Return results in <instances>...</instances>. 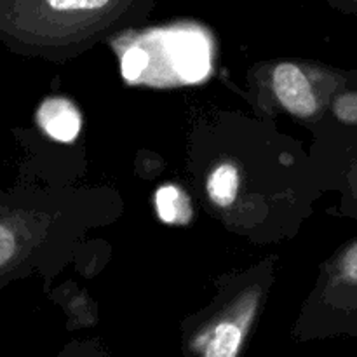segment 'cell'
<instances>
[{"label": "cell", "mask_w": 357, "mask_h": 357, "mask_svg": "<svg viewBox=\"0 0 357 357\" xmlns=\"http://www.w3.org/2000/svg\"><path fill=\"white\" fill-rule=\"evenodd\" d=\"M157 0H0V40L23 56L66 61L142 26Z\"/></svg>", "instance_id": "1"}, {"label": "cell", "mask_w": 357, "mask_h": 357, "mask_svg": "<svg viewBox=\"0 0 357 357\" xmlns=\"http://www.w3.org/2000/svg\"><path fill=\"white\" fill-rule=\"evenodd\" d=\"M82 204L73 195L44 190L0 194V288L33 272L51 275L70 250Z\"/></svg>", "instance_id": "2"}, {"label": "cell", "mask_w": 357, "mask_h": 357, "mask_svg": "<svg viewBox=\"0 0 357 357\" xmlns=\"http://www.w3.org/2000/svg\"><path fill=\"white\" fill-rule=\"evenodd\" d=\"M274 261L222 279L215 300L181 324L185 357H243L275 279Z\"/></svg>", "instance_id": "3"}, {"label": "cell", "mask_w": 357, "mask_h": 357, "mask_svg": "<svg viewBox=\"0 0 357 357\" xmlns=\"http://www.w3.org/2000/svg\"><path fill=\"white\" fill-rule=\"evenodd\" d=\"M305 305L295 328L298 340L357 337V237L323 265Z\"/></svg>", "instance_id": "4"}, {"label": "cell", "mask_w": 357, "mask_h": 357, "mask_svg": "<svg viewBox=\"0 0 357 357\" xmlns=\"http://www.w3.org/2000/svg\"><path fill=\"white\" fill-rule=\"evenodd\" d=\"M261 73L271 103L303 122L317 121L344 86L337 70L293 59L268 63Z\"/></svg>", "instance_id": "5"}, {"label": "cell", "mask_w": 357, "mask_h": 357, "mask_svg": "<svg viewBox=\"0 0 357 357\" xmlns=\"http://www.w3.org/2000/svg\"><path fill=\"white\" fill-rule=\"evenodd\" d=\"M35 122L45 138L70 145L77 142L82 131V114L66 96H47L35 112Z\"/></svg>", "instance_id": "6"}, {"label": "cell", "mask_w": 357, "mask_h": 357, "mask_svg": "<svg viewBox=\"0 0 357 357\" xmlns=\"http://www.w3.org/2000/svg\"><path fill=\"white\" fill-rule=\"evenodd\" d=\"M157 216L166 225H188L194 218V208L187 192L176 183L160 185L153 195Z\"/></svg>", "instance_id": "7"}, {"label": "cell", "mask_w": 357, "mask_h": 357, "mask_svg": "<svg viewBox=\"0 0 357 357\" xmlns=\"http://www.w3.org/2000/svg\"><path fill=\"white\" fill-rule=\"evenodd\" d=\"M335 119L342 124L356 126L357 124V91L356 89H340L333 96L330 103Z\"/></svg>", "instance_id": "8"}, {"label": "cell", "mask_w": 357, "mask_h": 357, "mask_svg": "<svg viewBox=\"0 0 357 357\" xmlns=\"http://www.w3.org/2000/svg\"><path fill=\"white\" fill-rule=\"evenodd\" d=\"M56 357H112L107 345L100 338L75 340L66 344Z\"/></svg>", "instance_id": "9"}, {"label": "cell", "mask_w": 357, "mask_h": 357, "mask_svg": "<svg viewBox=\"0 0 357 357\" xmlns=\"http://www.w3.org/2000/svg\"><path fill=\"white\" fill-rule=\"evenodd\" d=\"M324 2L340 13L357 17V0H324Z\"/></svg>", "instance_id": "10"}]
</instances>
